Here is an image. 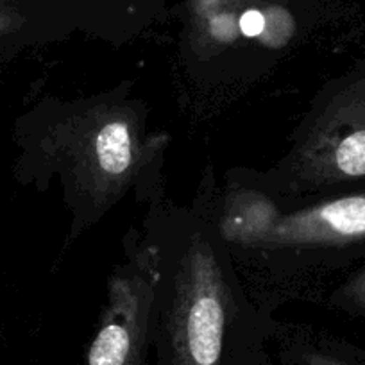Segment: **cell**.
Returning a JSON list of instances; mask_svg holds the SVG:
<instances>
[{
	"mask_svg": "<svg viewBox=\"0 0 365 365\" xmlns=\"http://www.w3.org/2000/svg\"><path fill=\"white\" fill-rule=\"evenodd\" d=\"M342 296L347 303L365 310V272L360 274L354 282H351L349 285L344 289Z\"/></svg>",
	"mask_w": 365,
	"mask_h": 365,
	"instance_id": "cell-9",
	"label": "cell"
},
{
	"mask_svg": "<svg viewBox=\"0 0 365 365\" xmlns=\"http://www.w3.org/2000/svg\"><path fill=\"white\" fill-rule=\"evenodd\" d=\"M310 182L365 178V83L353 84L319 115L294 163Z\"/></svg>",
	"mask_w": 365,
	"mask_h": 365,
	"instance_id": "cell-2",
	"label": "cell"
},
{
	"mask_svg": "<svg viewBox=\"0 0 365 365\" xmlns=\"http://www.w3.org/2000/svg\"><path fill=\"white\" fill-rule=\"evenodd\" d=\"M301 364L303 365H354L351 361L344 360V358L335 356V354L322 353V351H307L301 356Z\"/></svg>",
	"mask_w": 365,
	"mask_h": 365,
	"instance_id": "cell-10",
	"label": "cell"
},
{
	"mask_svg": "<svg viewBox=\"0 0 365 365\" xmlns=\"http://www.w3.org/2000/svg\"><path fill=\"white\" fill-rule=\"evenodd\" d=\"M73 154L83 181L103 194L124 187L140 163L138 129L129 113L110 110L83 120Z\"/></svg>",
	"mask_w": 365,
	"mask_h": 365,
	"instance_id": "cell-4",
	"label": "cell"
},
{
	"mask_svg": "<svg viewBox=\"0 0 365 365\" xmlns=\"http://www.w3.org/2000/svg\"><path fill=\"white\" fill-rule=\"evenodd\" d=\"M282 219L278 206L267 195L242 190L231 195L220 217L224 240L240 245H263L274 226Z\"/></svg>",
	"mask_w": 365,
	"mask_h": 365,
	"instance_id": "cell-6",
	"label": "cell"
},
{
	"mask_svg": "<svg viewBox=\"0 0 365 365\" xmlns=\"http://www.w3.org/2000/svg\"><path fill=\"white\" fill-rule=\"evenodd\" d=\"M365 238V194L282 215L263 245H335Z\"/></svg>",
	"mask_w": 365,
	"mask_h": 365,
	"instance_id": "cell-5",
	"label": "cell"
},
{
	"mask_svg": "<svg viewBox=\"0 0 365 365\" xmlns=\"http://www.w3.org/2000/svg\"><path fill=\"white\" fill-rule=\"evenodd\" d=\"M292 31L294 22L290 20V16L282 9H272L270 15H265V29H263L259 40L269 47H282L292 36Z\"/></svg>",
	"mask_w": 365,
	"mask_h": 365,
	"instance_id": "cell-7",
	"label": "cell"
},
{
	"mask_svg": "<svg viewBox=\"0 0 365 365\" xmlns=\"http://www.w3.org/2000/svg\"><path fill=\"white\" fill-rule=\"evenodd\" d=\"M156 283V267L149 272L136 269L111 279L106 310L88 351V365L142 364Z\"/></svg>",
	"mask_w": 365,
	"mask_h": 365,
	"instance_id": "cell-3",
	"label": "cell"
},
{
	"mask_svg": "<svg viewBox=\"0 0 365 365\" xmlns=\"http://www.w3.org/2000/svg\"><path fill=\"white\" fill-rule=\"evenodd\" d=\"M238 29L247 38H259L265 29V15L258 9H247L238 20Z\"/></svg>",
	"mask_w": 365,
	"mask_h": 365,
	"instance_id": "cell-8",
	"label": "cell"
},
{
	"mask_svg": "<svg viewBox=\"0 0 365 365\" xmlns=\"http://www.w3.org/2000/svg\"><path fill=\"white\" fill-rule=\"evenodd\" d=\"M0 26H2V19H0Z\"/></svg>",
	"mask_w": 365,
	"mask_h": 365,
	"instance_id": "cell-11",
	"label": "cell"
},
{
	"mask_svg": "<svg viewBox=\"0 0 365 365\" xmlns=\"http://www.w3.org/2000/svg\"><path fill=\"white\" fill-rule=\"evenodd\" d=\"M227 287L215 251L195 235L179 263L168 322V365H220Z\"/></svg>",
	"mask_w": 365,
	"mask_h": 365,
	"instance_id": "cell-1",
	"label": "cell"
}]
</instances>
